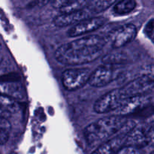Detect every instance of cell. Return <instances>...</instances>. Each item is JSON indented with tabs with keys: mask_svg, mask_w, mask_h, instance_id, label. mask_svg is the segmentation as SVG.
<instances>
[{
	"mask_svg": "<svg viewBox=\"0 0 154 154\" xmlns=\"http://www.w3.org/2000/svg\"><path fill=\"white\" fill-rule=\"evenodd\" d=\"M106 40L99 35L84 36L60 46L54 57L60 63L69 66L87 64L97 60Z\"/></svg>",
	"mask_w": 154,
	"mask_h": 154,
	"instance_id": "obj_1",
	"label": "cell"
},
{
	"mask_svg": "<svg viewBox=\"0 0 154 154\" xmlns=\"http://www.w3.org/2000/svg\"><path fill=\"white\" fill-rule=\"evenodd\" d=\"M127 121L126 117L116 114L90 123L84 132L87 144L91 147L99 146L119 133Z\"/></svg>",
	"mask_w": 154,
	"mask_h": 154,
	"instance_id": "obj_2",
	"label": "cell"
},
{
	"mask_svg": "<svg viewBox=\"0 0 154 154\" xmlns=\"http://www.w3.org/2000/svg\"><path fill=\"white\" fill-rule=\"evenodd\" d=\"M91 71L87 68L66 69L61 76L62 84L66 90L75 91L88 84Z\"/></svg>",
	"mask_w": 154,
	"mask_h": 154,
	"instance_id": "obj_3",
	"label": "cell"
},
{
	"mask_svg": "<svg viewBox=\"0 0 154 154\" xmlns=\"http://www.w3.org/2000/svg\"><path fill=\"white\" fill-rule=\"evenodd\" d=\"M120 89L125 99L144 96L154 90V79L150 75H142L135 78Z\"/></svg>",
	"mask_w": 154,
	"mask_h": 154,
	"instance_id": "obj_4",
	"label": "cell"
},
{
	"mask_svg": "<svg viewBox=\"0 0 154 154\" xmlns=\"http://www.w3.org/2000/svg\"><path fill=\"white\" fill-rule=\"evenodd\" d=\"M120 74V71L114 65L105 63L91 72L88 84L93 87H102L108 85Z\"/></svg>",
	"mask_w": 154,
	"mask_h": 154,
	"instance_id": "obj_5",
	"label": "cell"
},
{
	"mask_svg": "<svg viewBox=\"0 0 154 154\" xmlns=\"http://www.w3.org/2000/svg\"><path fill=\"white\" fill-rule=\"evenodd\" d=\"M125 99L120 89H114L101 96L94 104L93 109L97 114L115 111Z\"/></svg>",
	"mask_w": 154,
	"mask_h": 154,
	"instance_id": "obj_6",
	"label": "cell"
},
{
	"mask_svg": "<svg viewBox=\"0 0 154 154\" xmlns=\"http://www.w3.org/2000/svg\"><path fill=\"white\" fill-rule=\"evenodd\" d=\"M107 20L102 17H90L78 23L69 29L67 34L69 37H77L88 34L104 26Z\"/></svg>",
	"mask_w": 154,
	"mask_h": 154,
	"instance_id": "obj_7",
	"label": "cell"
},
{
	"mask_svg": "<svg viewBox=\"0 0 154 154\" xmlns=\"http://www.w3.org/2000/svg\"><path fill=\"white\" fill-rule=\"evenodd\" d=\"M92 12L88 8H84L81 10L74 11L63 12L60 15H57L53 20V23L55 26L62 27L73 26L84 20L91 17Z\"/></svg>",
	"mask_w": 154,
	"mask_h": 154,
	"instance_id": "obj_8",
	"label": "cell"
},
{
	"mask_svg": "<svg viewBox=\"0 0 154 154\" xmlns=\"http://www.w3.org/2000/svg\"><path fill=\"white\" fill-rule=\"evenodd\" d=\"M150 102V99L146 95L144 96H132L125 99L120 106L116 110L117 115L126 117L130 114L139 111L145 108Z\"/></svg>",
	"mask_w": 154,
	"mask_h": 154,
	"instance_id": "obj_9",
	"label": "cell"
},
{
	"mask_svg": "<svg viewBox=\"0 0 154 154\" xmlns=\"http://www.w3.org/2000/svg\"><path fill=\"white\" fill-rule=\"evenodd\" d=\"M137 29L134 24L128 23L119 27L111 35V44L114 48L125 46L135 39Z\"/></svg>",
	"mask_w": 154,
	"mask_h": 154,
	"instance_id": "obj_10",
	"label": "cell"
},
{
	"mask_svg": "<svg viewBox=\"0 0 154 154\" xmlns=\"http://www.w3.org/2000/svg\"><path fill=\"white\" fill-rule=\"evenodd\" d=\"M148 128L146 126H136L135 125L126 135L124 145L132 146L141 149L148 144L147 130Z\"/></svg>",
	"mask_w": 154,
	"mask_h": 154,
	"instance_id": "obj_11",
	"label": "cell"
},
{
	"mask_svg": "<svg viewBox=\"0 0 154 154\" xmlns=\"http://www.w3.org/2000/svg\"><path fill=\"white\" fill-rule=\"evenodd\" d=\"M126 133L120 132L119 135L111 137L99 144L92 154H115L124 145Z\"/></svg>",
	"mask_w": 154,
	"mask_h": 154,
	"instance_id": "obj_12",
	"label": "cell"
},
{
	"mask_svg": "<svg viewBox=\"0 0 154 154\" xmlns=\"http://www.w3.org/2000/svg\"><path fill=\"white\" fill-rule=\"evenodd\" d=\"M0 94L11 97L17 101L23 100L25 97L23 86L19 83L12 81L0 82Z\"/></svg>",
	"mask_w": 154,
	"mask_h": 154,
	"instance_id": "obj_13",
	"label": "cell"
},
{
	"mask_svg": "<svg viewBox=\"0 0 154 154\" xmlns=\"http://www.w3.org/2000/svg\"><path fill=\"white\" fill-rule=\"evenodd\" d=\"M135 0H119L113 7V12L117 15H126L131 13L136 7Z\"/></svg>",
	"mask_w": 154,
	"mask_h": 154,
	"instance_id": "obj_14",
	"label": "cell"
},
{
	"mask_svg": "<svg viewBox=\"0 0 154 154\" xmlns=\"http://www.w3.org/2000/svg\"><path fill=\"white\" fill-rule=\"evenodd\" d=\"M118 1L119 0H90L87 8L92 13L98 14L107 10Z\"/></svg>",
	"mask_w": 154,
	"mask_h": 154,
	"instance_id": "obj_15",
	"label": "cell"
},
{
	"mask_svg": "<svg viewBox=\"0 0 154 154\" xmlns=\"http://www.w3.org/2000/svg\"><path fill=\"white\" fill-rule=\"evenodd\" d=\"M18 101L8 96L0 94V108L8 114L15 113L19 110Z\"/></svg>",
	"mask_w": 154,
	"mask_h": 154,
	"instance_id": "obj_16",
	"label": "cell"
},
{
	"mask_svg": "<svg viewBox=\"0 0 154 154\" xmlns=\"http://www.w3.org/2000/svg\"><path fill=\"white\" fill-rule=\"evenodd\" d=\"M145 35L154 44V19H151L147 23L144 29Z\"/></svg>",
	"mask_w": 154,
	"mask_h": 154,
	"instance_id": "obj_17",
	"label": "cell"
},
{
	"mask_svg": "<svg viewBox=\"0 0 154 154\" xmlns=\"http://www.w3.org/2000/svg\"><path fill=\"white\" fill-rule=\"evenodd\" d=\"M115 154H142L141 150L132 146L123 145Z\"/></svg>",
	"mask_w": 154,
	"mask_h": 154,
	"instance_id": "obj_18",
	"label": "cell"
},
{
	"mask_svg": "<svg viewBox=\"0 0 154 154\" xmlns=\"http://www.w3.org/2000/svg\"><path fill=\"white\" fill-rule=\"evenodd\" d=\"M77 0H52L51 4L54 8L61 9Z\"/></svg>",
	"mask_w": 154,
	"mask_h": 154,
	"instance_id": "obj_19",
	"label": "cell"
},
{
	"mask_svg": "<svg viewBox=\"0 0 154 154\" xmlns=\"http://www.w3.org/2000/svg\"><path fill=\"white\" fill-rule=\"evenodd\" d=\"M9 138V134L5 128L0 127V145L7 143Z\"/></svg>",
	"mask_w": 154,
	"mask_h": 154,
	"instance_id": "obj_20",
	"label": "cell"
},
{
	"mask_svg": "<svg viewBox=\"0 0 154 154\" xmlns=\"http://www.w3.org/2000/svg\"><path fill=\"white\" fill-rule=\"evenodd\" d=\"M147 138H148V144L154 146V126H149L147 130Z\"/></svg>",
	"mask_w": 154,
	"mask_h": 154,
	"instance_id": "obj_21",
	"label": "cell"
},
{
	"mask_svg": "<svg viewBox=\"0 0 154 154\" xmlns=\"http://www.w3.org/2000/svg\"><path fill=\"white\" fill-rule=\"evenodd\" d=\"M147 122L148 124H150L151 126H154V109L151 112V114H149L148 117H147Z\"/></svg>",
	"mask_w": 154,
	"mask_h": 154,
	"instance_id": "obj_22",
	"label": "cell"
},
{
	"mask_svg": "<svg viewBox=\"0 0 154 154\" xmlns=\"http://www.w3.org/2000/svg\"><path fill=\"white\" fill-rule=\"evenodd\" d=\"M10 115H11L10 114L7 113L6 111H5L4 110L2 109V108H0V117H3V118L8 119L9 117H10Z\"/></svg>",
	"mask_w": 154,
	"mask_h": 154,
	"instance_id": "obj_23",
	"label": "cell"
},
{
	"mask_svg": "<svg viewBox=\"0 0 154 154\" xmlns=\"http://www.w3.org/2000/svg\"><path fill=\"white\" fill-rule=\"evenodd\" d=\"M150 154H154V151H153V152H152V153H150Z\"/></svg>",
	"mask_w": 154,
	"mask_h": 154,
	"instance_id": "obj_24",
	"label": "cell"
},
{
	"mask_svg": "<svg viewBox=\"0 0 154 154\" xmlns=\"http://www.w3.org/2000/svg\"><path fill=\"white\" fill-rule=\"evenodd\" d=\"M0 48H1V44H0Z\"/></svg>",
	"mask_w": 154,
	"mask_h": 154,
	"instance_id": "obj_25",
	"label": "cell"
}]
</instances>
